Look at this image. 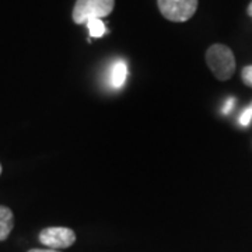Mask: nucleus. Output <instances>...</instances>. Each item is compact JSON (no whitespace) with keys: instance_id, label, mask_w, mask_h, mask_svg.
Returning a JSON list of instances; mask_svg holds the SVG:
<instances>
[{"instance_id":"nucleus-10","label":"nucleus","mask_w":252,"mask_h":252,"mask_svg":"<svg viewBox=\"0 0 252 252\" xmlns=\"http://www.w3.org/2000/svg\"><path fill=\"white\" fill-rule=\"evenodd\" d=\"M234 105H235V98H228L227 101H225V104H224V107H223V114L224 115H228L230 112H231V109L234 108Z\"/></svg>"},{"instance_id":"nucleus-3","label":"nucleus","mask_w":252,"mask_h":252,"mask_svg":"<svg viewBox=\"0 0 252 252\" xmlns=\"http://www.w3.org/2000/svg\"><path fill=\"white\" fill-rule=\"evenodd\" d=\"M157 4L162 17L174 23L188 21L198 9V0H157Z\"/></svg>"},{"instance_id":"nucleus-11","label":"nucleus","mask_w":252,"mask_h":252,"mask_svg":"<svg viewBox=\"0 0 252 252\" xmlns=\"http://www.w3.org/2000/svg\"><path fill=\"white\" fill-rule=\"evenodd\" d=\"M28 252H61L58 251V250H51V248H48V250H30Z\"/></svg>"},{"instance_id":"nucleus-6","label":"nucleus","mask_w":252,"mask_h":252,"mask_svg":"<svg viewBox=\"0 0 252 252\" xmlns=\"http://www.w3.org/2000/svg\"><path fill=\"white\" fill-rule=\"evenodd\" d=\"M127 77V66L124 61H117L111 69V86L114 89H121Z\"/></svg>"},{"instance_id":"nucleus-14","label":"nucleus","mask_w":252,"mask_h":252,"mask_svg":"<svg viewBox=\"0 0 252 252\" xmlns=\"http://www.w3.org/2000/svg\"><path fill=\"white\" fill-rule=\"evenodd\" d=\"M0 174H1V165H0Z\"/></svg>"},{"instance_id":"nucleus-13","label":"nucleus","mask_w":252,"mask_h":252,"mask_svg":"<svg viewBox=\"0 0 252 252\" xmlns=\"http://www.w3.org/2000/svg\"><path fill=\"white\" fill-rule=\"evenodd\" d=\"M248 107H250V108L252 109V101H251V102H250V105H248Z\"/></svg>"},{"instance_id":"nucleus-9","label":"nucleus","mask_w":252,"mask_h":252,"mask_svg":"<svg viewBox=\"0 0 252 252\" xmlns=\"http://www.w3.org/2000/svg\"><path fill=\"white\" fill-rule=\"evenodd\" d=\"M252 119V109L248 107V108H245L243 111V114L240 115V125L241 126H248L250 125V122H251Z\"/></svg>"},{"instance_id":"nucleus-8","label":"nucleus","mask_w":252,"mask_h":252,"mask_svg":"<svg viewBox=\"0 0 252 252\" xmlns=\"http://www.w3.org/2000/svg\"><path fill=\"white\" fill-rule=\"evenodd\" d=\"M241 77H243V81L245 86L252 87V64L251 66H245L244 67L243 73H241Z\"/></svg>"},{"instance_id":"nucleus-12","label":"nucleus","mask_w":252,"mask_h":252,"mask_svg":"<svg viewBox=\"0 0 252 252\" xmlns=\"http://www.w3.org/2000/svg\"><path fill=\"white\" fill-rule=\"evenodd\" d=\"M247 13H248V14L252 17V0H251V3H250V6H248V9H247Z\"/></svg>"},{"instance_id":"nucleus-2","label":"nucleus","mask_w":252,"mask_h":252,"mask_svg":"<svg viewBox=\"0 0 252 252\" xmlns=\"http://www.w3.org/2000/svg\"><path fill=\"white\" fill-rule=\"evenodd\" d=\"M115 0H76L73 7V21L76 24H86L94 18L109 16L114 10Z\"/></svg>"},{"instance_id":"nucleus-5","label":"nucleus","mask_w":252,"mask_h":252,"mask_svg":"<svg viewBox=\"0 0 252 252\" xmlns=\"http://www.w3.org/2000/svg\"><path fill=\"white\" fill-rule=\"evenodd\" d=\"M14 227V216L9 207L0 206V241H4Z\"/></svg>"},{"instance_id":"nucleus-7","label":"nucleus","mask_w":252,"mask_h":252,"mask_svg":"<svg viewBox=\"0 0 252 252\" xmlns=\"http://www.w3.org/2000/svg\"><path fill=\"white\" fill-rule=\"evenodd\" d=\"M86 26L90 31V35L93 38H99L105 34V24L102 23L101 18H94V20H90L86 23Z\"/></svg>"},{"instance_id":"nucleus-1","label":"nucleus","mask_w":252,"mask_h":252,"mask_svg":"<svg viewBox=\"0 0 252 252\" xmlns=\"http://www.w3.org/2000/svg\"><path fill=\"white\" fill-rule=\"evenodd\" d=\"M206 63L217 80H228L235 72L234 54L228 46L223 44H215L207 49Z\"/></svg>"},{"instance_id":"nucleus-4","label":"nucleus","mask_w":252,"mask_h":252,"mask_svg":"<svg viewBox=\"0 0 252 252\" xmlns=\"http://www.w3.org/2000/svg\"><path fill=\"white\" fill-rule=\"evenodd\" d=\"M39 241L51 250L69 248L76 241V234L67 227H48L41 231Z\"/></svg>"}]
</instances>
